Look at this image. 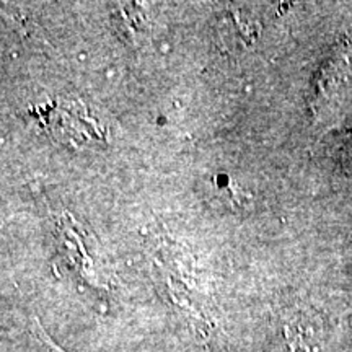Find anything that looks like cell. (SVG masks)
<instances>
[{
  "label": "cell",
  "mask_w": 352,
  "mask_h": 352,
  "mask_svg": "<svg viewBox=\"0 0 352 352\" xmlns=\"http://www.w3.org/2000/svg\"><path fill=\"white\" fill-rule=\"evenodd\" d=\"M56 352H63V351H59V349H56Z\"/></svg>",
  "instance_id": "obj_1"
}]
</instances>
